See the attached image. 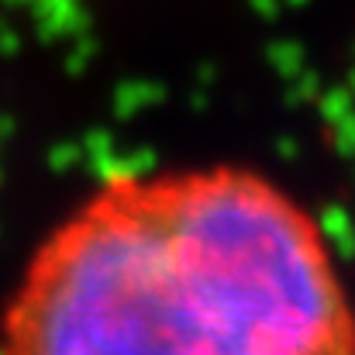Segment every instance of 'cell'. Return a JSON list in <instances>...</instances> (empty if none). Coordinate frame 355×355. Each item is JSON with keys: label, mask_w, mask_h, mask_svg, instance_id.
Masks as SVG:
<instances>
[{"label": "cell", "mask_w": 355, "mask_h": 355, "mask_svg": "<svg viewBox=\"0 0 355 355\" xmlns=\"http://www.w3.org/2000/svg\"><path fill=\"white\" fill-rule=\"evenodd\" d=\"M0 355H355L318 221L238 166L101 183L31 255Z\"/></svg>", "instance_id": "cell-1"}]
</instances>
